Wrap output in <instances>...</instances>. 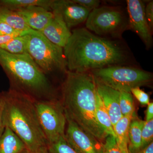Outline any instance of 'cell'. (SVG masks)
Masks as SVG:
<instances>
[{
	"label": "cell",
	"mask_w": 153,
	"mask_h": 153,
	"mask_svg": "<svg viewBox=\"0 0 153 153\" xmlns=\"http://www.w3.org/2000/svg\"><path fill=\"white\" fill-rule=\"evenodd\" d=\"M63 49L67 70L71 72L131 65L134 60L130 49L121 39L101 37L85 27L72 30Z\"/></svg>",
	"instance_id": "6da1fadb"
},
{
	"label": "cell",
	"mask_w": 153,
	"mask_h": 153,
	"mask_svg": "<svg viewBox=\"0 0 153 153\" xmlns=\"http://www.w3.org/2000/svg\"><path fill=\"white\" fill-rule=\"evenodd\" d=\"M60 101L66 117L101 143L108 135L96 117V83L90 71H68L62 84Z\"/></svg>",
	"instance_id": "7a4b0ae2"
},
{
	"label": "cell",
	"mask_w": 153,
	"mask_h": 153,
	"mask_svg": "<svg viewBox=\"0 0 153 153\" xmlns=\"http://www.w3.org/2000/svg\"><path fill=\"white\" fill-rule=\"evenodd\" d=\"M0 65L10 88L34 100L57 99V91L28 54L14 55L0 48Z\"/></svg>",
	"instance_id": "3957f363"
},
{
	"label": "cell",
	"mask_w": 153,
	"mask_h": 153,
	"mask_svg": "<svg viewBox=\"0 0 153 153\" xmlns=\"http://www.w3.org/2000/svg\"><path fill=\"white\" fill-rule=\"evenodd\" d=\"M3 93L5 127L18 136L28 151L48 146L38 120L35 100L10 89Z\"/></svg>",
	"instance_id": "277c9868"
},
{
	"label": "cell",
	"mask_w": 153,
	"mask_h": 153,
	"mask_svg": "<svg viewBox=\"0 0 153 153\" xmlns=\"http://www.w3.org/2000/svg\"><path fill=\"white\" fill-rule=\"evenodd\" d=\"M96 81L119 91L131 92L132 88L152 84L151 72L131 65L113 66L91 71Z\"/></svg>",
	"instance_id": "5b68a950"
},
{
	"label": "cell",
	"mask_w": 153,
	"mask_h": 153,
	"mask_svg": "<svg viewBox=\"0 0 153 153\" xmlns=\"http://www.w3.org/2000/svg\"><path fill=\"white\" fill-rule=\"evenodd\" d=\"M27 35L28 54L44 74H66L67 68L63 48L50 42L38 31L30 30Z\"/></svg>",
	"instance_id": "8992f818"
},
{
	"label": "cell",
	"mask_w": 153,
	"mask_h": 153,
	"mask_svg": "<svg viewBox=\"0 0 153 153\" xmlns=\"http://www.w3.org/2000/svg\"><path fill=\"white\" fill-rule=\"evenodd\" d=\"M85 22V28L91 33L112 39H121L129 29L127 13L118 6H100L90 12Z\"/></svg>",
	"instance_id": "52a82bcc"
},
{
	"label": "cell",
	"mask_w": 153,
	"mask_h": 153,
	"mask_svg": "<svg viewBox=\"0 0 153 153\" xmlns=\"http://www.w3.org/2000/svg\"><path fill=\"white\" fill-rule=\"evenodd\" d=\"M35 105L48 146L65 136L66 118L60 100H35Z\"/></svg>",
	"instance_id": "ba28073f"
},
{
	"label": "cell",
	"mask_w": 153,
	"mask_h": 153,
	"mask_svg": "<svg viewBox=\"0 0 153 153\" xmlns=\"http://www.w3.org/2000/svg\"><path fill=\"white\" fill-rule=\"evenodd\" d=\"M65 138L77 153H103V143L85 132L66 117Z\"/></svg>",
	"instance_id": "9c48e42d"
},
{
	"label": "cell",
	"mask_w": 153,
	"mask_h": 153,
	"mask_svg": "<svg viewBox=\"0 0 153 153\" xmlns=\"http://www.w3.org/2000/svg\"><path fill=\"white\" fill-rule=\"evenodd\" d=\"M126 4L129 28L136 33L149 50L153 45V32L145 16L144 4L140 0H127Z\"/></svg>",
	"instance_id": "30bf717a"
},
{
	"label": "cell",
	"mask_w": 153,
	"mask_h": 153,
	"mask_svg": "<svg viewBox=\"0 0 153 153\" xmlns=\"http://www.w3.org/2000/svg\"><path fill=\"white\" fill-rule=\"evenodd\" d=\"M51 10L62 17L70 30L85 22L91 12L72 0H53Z\"/></svg>",
	"instance_id": "8fae6325"
},
{
	"label": "cell",
	"mask_w": 153,
	"mask_h": 153,
	"mask_svg": "<svg viewBox=\"0 0 153 153\" xmlns=\"http://www.w3.org/2000/svg\"><path fill=\"white\" fill-rule=\"evenodd\" d=\"M95 81L97 93L109 114L114 128L117 123L123 117L120 107V92Z\"/></svg>",
	"instance_id": "7c38bea8"
},
{
	"label": "cell",
	"mask_w": 153,
	"mask_h": 153,
	"mask_svg": "<svg viewBox=\"0 0 153 153\" xmlns=\"http://www.w3.org/2000/svg\"><path fill=\"white\" fill-rule=\"evenodd\" d=\"M54 16L40 33L50 42L64 48L71 37V32L59 14L53 13Z\"/></svg>",
	"instance_id": "4fadbf2b"
},
{
	"label": "cell",
	"mask_w": 153,
	"mask_h": 153,
	"mask_svg": "<svg viewBox=\"0 0 153 153\" xmlns=\"http://www.w3.org/2000/svg\"><path fill=\"white\" fill-rule=\"evenodd\" d=\"M25 20L28 27L41 32L49 24L54 16L52 11L40 7H31L16 11Z\"/></svg>",
	"instance_id": "5bb4252c"
},
{
	"label": "cell",
	"mask_w": 153,
	"mask_h": 153,
	"mask_svg": "<svg viewBox=\"0 0 153 153\" xmlns=\"http://www.w3.org/2000/svg\"><path fill=\"white\" fill-rule=\"evenodd\" d=\"M26 149L22 140L6 127L0 136V153H22Z\"/></svg>",
	"instance_id": "9a60e30c"
},
{
	"label": "cell",
	"mask_w": 153,
	"mask_h": 153,
	"mask_svg": "<svg viewBox=\"0 0 153 153\" xmlns=\"http://www.w3.org/2000/svg\"><path fill=\"white\" fill-rule=\"evenodd\" d=\"M144 123L134 114L129 127V153H139L141 150L142 130Z\"/></svg>",
	"instance_id": "2e32d148"
},
{
	"label": "cell",
	"mask_w": 153,
	"mask_h": 153,
	"mask_svg": "<svg viewBox=\"0 0 153 153\" xmlns=\"http://www.w3.org/2000/svg\"><path fill=\"white\" fill-rule=\"evenodd\" d=\"M133 115H129L123 117L114 126L117 143L118 147L123 153H129V127Z\"/></svg>",
	"instance_id": "e0dca14e"
},
{
	"label": "cell",
	"mask_w": 153,
	"mask_h": 153,
	"mask_svg": "<svg viewBox=\"0 0 153 153\" xmlns=\"http://www.w3.org/2000/svg\"><path fill=\"white\" fill-rule=\"evenodd\" d=\"M0 20L15 30L27 34L32 30L27 26L23 17L17 12L0 6Z\"/></svg>",
	"instance_id": "ac0fdd59"
},
{
	"label": "cell",
	"mask_w": 153,
	"mask_h": 153,
	"mask_svg": "<svg viewBox=\"0 0 153 153\" xmlns=\"http://www.w3.org/2000/svg\"><path fill=\"white\" fill-rule=\"evenodd\" d=\"M53 0H1L0 6L17 11L31 7H40L51 11Z\"/></svg>",
	"instance_id": "d6986e66"
},
{
	"label": "cell",
	"mask_w": 153,
	"mask_h": 153,
	"mask_svg": "<svg viewBox=\"0 0 153 153\" xmlns=\"http://www.w3.org/2000/svg\"><path fill=\"white\" fill-rule=\"evenodd\" d=\"M96 117L99 124L108 135L115 137L114 128L107 111L97 92L96 106Z\"/></svg>",
	"instance_id": "ffe728a7"
},
{
	"label": "cell",
	"mask_w": 153,
	"mask_h": 153,
	"mask_svg": "<svg viewBox=\"0 0 153 153\" xmlns=\"http://www.w3.org/2000/svg\"><path fill=\"white\" fill-rule=\"evenodd\" d=\"M27 34L16 36L0 47L1 49L14 55L28 54Z\"/></svg>",
	"instance_id": "44dd1931"
},
{
	"label": "cell",
	"mask_w": 153,
	"mask_h": 153,
	"mask_svg": "<svg viewBox=\"0 0 153 153\" xmlns=\"http://www.w3.org/2000/svg\"><path fill=\"white\" fill-rule=\"evenodd\" d=\"M119 103L121 112L123 116L135 113L134 99L131 92H120Z\"/></svg>",
	"instance_id": "7402d4cb"
},
{
	"label": "cell",
	"mask_w": 153,
	"mask_h": 153,
	"mask_svg": "<svg viewBox=\"0 0 153 153\" xmlns=\"http://www.w3.org/2000/svg\"><path fill=\"white\" fill-rule=\"evenodd\" d=\"M48 149L49 153H77L66 142L65 136L48 145Z\"/></svg>",
	"instance_id": "603a6c76"
},
{
	"label": "cell",
	"mask_w": 153,
	"mask_h": 153,
	"mask_svg": "<svg viewBox=\"0 0 153 153\" xmlns=\"http://www.w3.org/2000/svg\"><path fill=\"white\" fill-rule=\"evenodd\" d=\"M141 139L142 150L153 142V119L149 121H145L142 130Z\"/></svg>",
	"instance_id": "cb8c5ba5"
},
{
	"label": "cell",
	"mask_w": 153,
	"mask_h": 153,
	"mask_svg": "<svg viewBox=\"0 0 153 153\" xmlns=\"http://www.w3.org/2000/svg\"><path fill=\"white\" fill-rule=\"evenodd\" d=\"M103 153H123L118 146L115 137L108 135L103 143Z\"/></svg>",
	"instance_id": "d4e9b609"
},
{
	"label": "cell",
	"mask_w": 153,
	"mask_h": 153,
	"mask_svg": "<svg viewBox=\"0 0 153 153\" xmlns=\"http://www.w3.org/2000/svg\"><path fill=\"white\" fill-rule=\"evenodd\" d=\"M26 34H27L15 30L5 22L0 20V35L16 36H23Z\"/></svg>",
	"instance_id": "484cf974"
},
{
	"label": "cell",
	"mask_w": 153,
	"mask_h": 153,
	"mask_svg": "<svg viewBox=\"0 0 153 153\" xmlns=\"http://www.w3.org/2000/svg\"><path fill=\"white\" fill-rule=\"evenodd\" d=\"M131 93L135 97L137 100L143 105H147L150 102L149 96L147 93L141 89L140 87L132 88Z\"/></svg>",
	"instance_id": "4316f807"
},
{
	"label": "cell",
	"mask_w": 153,
	"mask_h": 153,
	"mask_svg": "<svg viewBox=\"0 0 153 153\" xmlns=\"http://www.w3.org/2000/svg\"><path fill=\"white\" fill-rule=\"evenodd\" d=\"M74 2L80 5L91 12L100 6L101 1L99 0H72Z\"/></svg>",
	"instance_id": "83f0119b"
},
{
	"label": "cell",
	"mask_w": 153,
	"mask_h": 153,
	"mask_svg": "<svg viewBox=\"0 0 153 153\" xmlns=\"http://www.w3.org/2000/svg\"><path fill=\"white\" fill-rule=\"evenodd\" d=\"M145 16L151 30H153V1H151L145 6Z\"/></svg>",
	"instance_id": "f1b7e54d"
},
{
	"label": "cell",
	"mask_w": 153,
	"mask_h": 153,
	"mask_svg": "<svg viewBox=\"0 0 153 153\" xmlns=\"http://www.w3.org/2000/svg\"><path fill=\"white\" fill-rule=\"evenodd\" d=\"M3 111H4V96L3 92L0 93V136L3 134L5 129L4 124L3 120Z\"/></svg>",
	"instance_id": "f546056e"
},
{
	"label": "cell",
	"mask_w": 153,
	"mask_h": 153,
	"mask_svg": "<svg viewBox=\"0 0 153 153\" xmlns=\"http://www.w3.org/2000/svg\"><path fill=\"white\" fill-rule=\"evenodd\" d=\"M153 119V103L150 102L146 111V121L147 122Z\"/></svg>",
	"instance_id": "4dcf8cb0"
},
{
	"label": "cell",
	"mask_w": 153,
	"mask_h": 153,
	"mask_svg": "<svg viewBox=\"0 0 153 153\" xmlns=\"http://www.w3.org/2000/svg\"><path fill=\"white\" fill-rule=\"evenodd\" d=\"M22 153H49L48 150V146L39 149L34 151H30L27 150H25Z\"/></svg>",
	"instance_id": "1f68e13d"
},
{
	"label": "cell",
	"mask_w": 153,
	"mask_h": 153,
	"mask_svg": "<svg viewBox=\"0 0 153 153\" xmlns=\"http://www.w3.org/2000/svg\"><path fill=\"white\" fill-rule=\"evenodd\" d=\"M16 37L15 36H2L0 35V47L3 44H5L8 41L11 40L12 38Z\"/></svg>",
	"instance_id": "d6a6232c"
},
{
	"label": "cell",
	"mask_w": 153,
	"mask_h": 153,
	"mask_svg": "<svg viewBox=\"0 0 153 153\" xmlns=\"http://www.w3.org/2000/svg\"><path fill=\"white\" fill-rule=\"evenodd\" d=\"M139 153H153V142L147 146Z\"/></svg>",
	"instance_id": "836d02e7"
}]
</instances>
